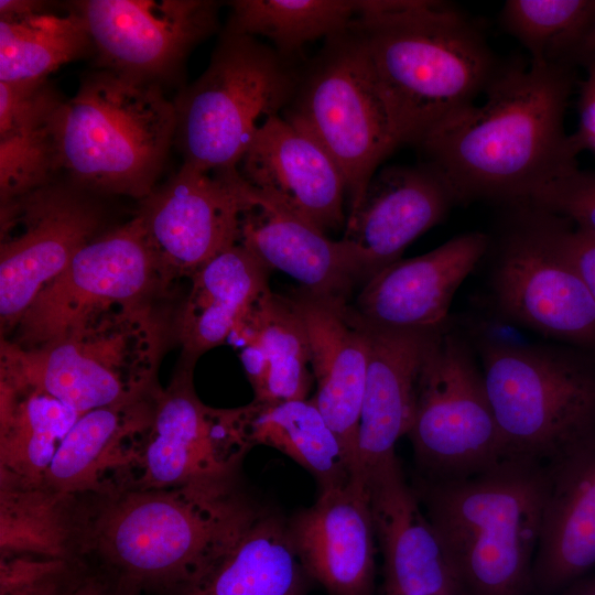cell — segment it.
Instances as JSON below:
<instances>
[{
    "instance_id": "9a60e30c",
    "label": "cell",
    "mask_w": 595,
    "mask_h": 595,
    "mask_svg": "<svg viewBox=\"0 0 595 595\" xmlns=\"http://www.w3.org/2000/svg\"><path fill=\"white\" fill-rule=\"evenodd\" d=\"M69 8L87 29L98 68L162 86L219 25L210 0H80Z\"/></svg>"
},
{
    "instance_id": "d6a6232c",
    "label": "cell",
    "mask_w": 595,
    "mask_h": 595,
    "mask_svg": "<svg viewBox=\"0 0 595 595\" xmlns=\"http://www.w3.org/2000/svg\"><path fill=\"white\" fill-rule=\"evenodd\" d=\"M0 472L43 482L67 432L79 415L45 393L0 388Z\"/></svg>"
},
{
    "instance_id": "f35d334b",
    "label": "cell",
    "mask_w": 595,
    "mask_h": 595,
    "mask_svg": "<svg viewBox=\"0 0 595 595\" xmlns=\"http://www.w3.org/2000/svg\"><path fill=\"white\" fill-rule=\"evenodd\" d=\"M559 240L595 300V235L561 217Z\"/></svg>"
},
{
    "instance_id": "1f68e13d",
    "label": "cell",
    "mask_w": 595,
    "mask_h": 595,
    "mask_svg": "<svg viewBox=\"0 0 595 595\" xmlns=\"http://www.w3.org/2000/svg\"><path fill=\"white\" fill-rule=\"evenodd\" d=\"M250 444L275 448L306 469L321 490L348 484L356 472L336 433L312 398L252 400L241 407Z\"/></svg>"
},
{
    "instance_id": "3957f363",
    "label": "cell",
    "mask_w": 595,
    "mask_h": 595,
    "mask_svg": "<svg viewBox=\"0 0 595 595\" xmlns=\"http://www.w3.org/2000/svg\"><path fill=\"white\" fill-rule=\"evenodd\" d=\"M261 506L238 478L85 494L82 558L140 589L177 591Z\"/></svg>"
},
{
    "instance_id": "b9f144b4",
    "label": "cell",
    "mask_w": 595,
    "mask_h": 595,
    "mask_svg": "<svg viewBox=\"0 0 595 595\" xmlns=\"http://www.w3.org/2000/svg\"><path fill=\"white\" fill-rule=\"evenodd\" d=\"M573 64L584 69L595 67V18L574 54Z\"/></svg>"
},
{
    "instance_id": "603a6c76",
    "label": "cell",
    "mask_w": 595,
    "mask_h": 595,
    "mask_svg": "<svg viewBox=\"0 0 595 595\" xmlns=\"http://www.w3.org/2000/svg\"><path fill=\"white\" fill-rule=\"evenodd\" d=\"M544 467L547 489L532 585L549 593L595 566V434Z\"/></svg>"
},
{
    "instance_id": "277c9868",
    "label": "cell",
    "mask_w": 595,
    "mask_h": 595,
    "mask_svg": "<svg viewBox=\"0 0 595 595\" xmlns=\"http://www.w3.org/2000/svg\"><path fill=\"white\" fill-rule=\"evenodd\" d=\"M545 489L544 464L523 458L468 477L420 479L415 494L466 595H526Z\"/></svg>"
},
{
    "instance_id": "4dcf8cb0",
    "label": "cell",
    "mask_w": 595,
    "mask_h": 595,
    "mask_svg": "<svg viewBox=\"0 0 595 595\" xmlns=\"http://www.w3.org/2000/svg\"><path fill=\"white\" fill-rule=\"evenodd\" d=\"M82 495L0 472V554L82 560Z\"/></svg>"
},
{
    "instance_id": "8992f818",
    "label": "cell",
    "mask_w": 595,
    "mask_h": 595,
    "mask_svg": "<svg viewBox=\"0 0 595 595\" xmlns=\"http://www.w3.org/2000/svg\"><path fill=\"white\" fill-rule=\"evenodd\" d=\"M161 344L145 304L122 305L44 347L2 342L1 382L51 396L80 416L154 393Z\"/></svg>"
},
{
    "instance_id": "ac0fdd59",
    "label": "cell",
    "mask_w": 595,
    "mask_h": 595,
    "mask_svg": "<svg viewBox=\"0 0 595 595\" xmlns=\"http://www.w3.org/2000/svg\"><path fill=\"white\" fill-rule=\"evenodd\" d=\"M360 478L382 555L385 593L466 595L397 455Z\"/></svg>"
},
{
    "instance_id": "ffe728a7",
    "label": "cell",
    "mask_w": 595,
    "mask_h": 595,
    "mask_svg": "<svg viewBox=\"0 0 595 595\" xmlns=\"http://www.w3.org/2000/svg\"><path fill=\"white\" fill-rule=\"evenodd\" d=\"M288 529L305 572L329 595H374L376 536L363 478L321 490Z\"/></svg>"
},
{
    "instance_id": "e0dca14e",
    "label": "cell",
    "mask_w": 595,
    "mask_h": 595,
    "mask_svg": "<svg viewBox=\"0 0 595 595\" xmlns=\"http://www.w3.org/2000/svg\"><path fill=\"white\" fill-rule=\"evenodd\" d=\"M260 196L325 234L346 225V183L325 149L281 115L264 119L237 167Z\"/></svg>"
},
{
    "instance_id": "74e56055",
    "label": "cell",
    "mask_w": 595,
    "mask_h": 595,
    "mask_svg": "<svg viewBox=\"0 0 595 595\" xmlns=\"http://www.w3.org/2000/svg\"><path fill=\"white\" fill-rule=\"evenodd\" d=\"M527 201L595 235V172L571 169Z\"/></svg>"
},
{
    "instance_id": "cb8c5ba5",
    "label": "cell",
    "mask_w": 595,
    "mask_h": 595,
    "mask_svg": "<svg viewBox=\"0 0 595 595\" xmlns=\"http://www.w3.org/2000/svg\"><path fill=\"white\" fill-rule=\"evenodd\" d=\"M248 187L238 242L266 268L284 272L301 289L318 294L348 296L359 279L367 281L363 255L354 245L332 240L312 223Z\"/></svg>"
},
{
    "instance_id": "d4e9b609",
    "label": "cell",
    "mask_w": 595,
    "mask_h": 595,
    "mask_svg": "<svg viewBox=\"0 0 595 595\" xmlns=\"http://www.w3.org/2000/svg\"><path fill=\"white\" fill-rule=\"evenodd\" d=\"M366 324L369 363L357 437L358 477L394 456L398 440L408 434L420 368L437 329H397Z\"/></svg>"
},
{
    "instance_id": "8fae6325",
    "label": "cell",
    "mask_w": 595,
    "mask_h": 595,
    "mask_svg": "<svg viewBox=\"0 0 595 595\" xmlns=\"http://www.w3.org/2000/svg\"><path fill=\"white\" fill-rule=\"evenodd\" d=\"M505 232L493 300L508 320L543 336L595 348V300L561 248V217L528 201Z\"/></svg>"
},
{
    "instance_id": "7bdbcfd3",
    "label": "cell",
    "mask_w": 595,
    "mask_h": 595,
    "mask_svg": "<svg viewBox=\"0 0 595 595\" xmlns=\"http://www.w3.org/2000/svg\"><path fill=\"white\" fill-rule=\"evenodd\" d=\"M45 3L34 0H1L0 18L21 17L44 10Z\"/></svg>"
},
{
    "instance_id": "e575fe53",
    "label": "cell",
    "mask_w": 595,
    "mask_h": 595,
    "mask_svg": "<svg viewBox=\"0 0 595 595\" xmlns=\"http://www.w3.org/2000/svg\"><path fill=\"white\" fill-rule=\"evenodd\" d=\"M94 53L80 17L71 8L0 18V82L46 79L63 64Z\"/></svg>"
},
{
    "instance_id": "4fadbf2b",
    "label": "cell",
    "mask_w": 595,
    "mask_h": 595,
    "mask_svg": "<svg viewBox=\"0 0 595 595\" xmlns=\"http://www.w3.org/2000/svg\"><path fill=\"white\" fill-rule=\"evenodd\" d=\"M90 193L53 180L1 203L0 315L18 323L36 295L100 234L102 214Z\"/></svg>"
},
{
    "instance_id": "f6af8a7d",
    "label": "cell",
    "mask_w": 595,
    "mask_h": 595,
    "mask_svg": "<svg viewBox=\"0 0 595 595\" xmlns=\"http://www.w3.org/2000/svg\"><path fill=\"white\" fill-rule=\"evenodd\" d=\"M385 595H410V594H399V593H385Z\"/></svg>"
},
{
    "instance_id": "ab89813d",
    "label": "cell",
    "mask_w": 595,
    "mask_h": 595,
    "mask_svg": "<svg viewBox=\"0 0 595 595\" xmlns=\"http://www.w3.org/2000/svg\"><path fill=\"white\" fill-rule=\"evenodd\" d=\"M585 71L586 77L578 82V123L567 136V150L574 159L582 151L595 153V67Z\"/></svg>"
},
{
    "instance_id": "30bf717a",
    "label": "cell",
    "mask_w": 595,
    "mask_h": 595,
    "mask_svg": "<svg viewBox=\"0 0 595 595\" xmlns=\"http://www.w3.org/2000/svg\"><path fill=\"white\" fill-rule=\"evenodd\" d=\"M475 349L445 325L428 345L408 436L425 479H454L507 459Z\"/></svg>"
},
{
    "instance_id": "83f0119b",
    "label": "cell",
    "mask_w": 595,
    "mask_h": 595,
    "mask_svg": "<svg viewBox=\"0 0 595 595\" xmlns=\"http://www.w3.org/2000/svg\"><path fill=\"white\" fill-rule=\"evenodd\" d=\"M256 401L307 399L314 383L307 333L290 296L269 289L240 316L230 336Z\"/></svg>"
},
{
    "instance_id": "7c38bea8",
    "label": "cell",
    "mask_w": 595,
    "mask_h": 595,
    "mask_svg": "<svg viewBox=\"0 0 595 595\" xmlns=\"http://www.w3.org/2000/svg\"><path fill=\"white\" fill-rule=\"evenodd\" d=\"M162 279L141 218L98 234L33 300L14 345H50L111 309L141 303ZM163 280V279H162Z\"/></svg>"
},
{
    "instance_id": "7402d4cb",
    "label": "cell",
    "mask_w": 595,
    "mask_h": 595,
    "mask_svg": "<svg viewBox=\"0 0 595 595\" xmlns=\"http://www.w3.org/2000/svg\"><path fill=\"white\" fill-rule=\"evenodd\" d=\"M456 204L429 165H390L371 177L358 207L347 215L343 240L363 255L367 281L401 259L409 245Z\"/></svg>"
},
{
    "instance_id": "d6986e66",
    "label": "cell",
    "mask_w": 595,
    "mask_h": 595,
    "mask_svg": "<svg viewBox=\"0 0 595 595\" xmlns=\"http://www.w3.org/2000/svg\"><path fill=\"white\" fill-rule=\"evenodd\" d=\"M309 339L316 385L312 397L343 443L355 472L360 409L369 363V335L348 296L298 289L290 295Z\"/></svg>"
},
{
    "instance_id": "5bb4252c",
    "label": "cell",
    "mask_w": 595,
    "mask_h": 595,
    "mask_svg": "<svg viewBox=\"0 0 595 595\" xmlns=\"http://www.w3.org/2000/svg\"><path fill=\"white\" fill-rule=\"evenodd\" d=\"M251 448L241 408L205 405L186 368L158 392L151 425L122 489L235 479Z\"/></svg>"
},
{
    "instance_id": "6da1fadb",
    "label": "cell",
    "mask_w": 595,
    "mask_h": 595,
    "mask_svg": "<svg viewBox=\"0 0 595 595\" xmlns=\"http://www.w3.org/2000/svg\"><path fill=\"white\" fill-rule=\"evenodd\" d=\"M576 67L504 63L485 102L453 116L416 145L456 204L524 202L577 166L564 117L578 82Z\"/></svg>"
},
{
    "instance_id": "9c48e42d",
    "label": "cell",
    "mask_w": 595,
    "mask_h": 595,
    "mask_svg": "<svg viewBox=\"0 0 595 595\" xmlns=\"http://www.w3.org/2000/svg\"><path fill=\"white\" fill-rule=\"evenodd\" d=\"M281 116L320 143L337 164L346 183L348 214L358 207L379 164L401 145L351 25L326 39L300 73Z\"/></svg>"
},
{
    "instance_id": "2e32d148",
    "label": "cell",
    "mask_w": 595,
    "mask_h": 595,
    "mask_svg": "<svg viewBox=\"0 0 595 595\" xmlns=\"http://www.w3.org/2000/svg\"><path fill=\"white\" fill-rule=\"evenodd\" d=\"M249 187L237 169L208 171L183 162L140 201L141 218L162 279L191 277L238 244Z\"/></svg>"
},
{
    "instance_id": "60d3db41",
    "label": "cell",
    "mask_w": 595,
    "mask_h": 595,
    "mask_svg": "<svg viewBox=\"0 0 595 595\" xmlns=\"http://www.w3.org/2000/svg\"><path fill=\"white\" fill-rule=\"evenodd\" d=\"M84 560L85 565L68 595H138L141 591L102 565Z\"/></svg>"
},
{
    "instance_id": "836d02e7",
    "label": "cell",
    "mask_w": 595,
    "mask_h": 595,
    "mask_svg": "<svg viewBox=\"0 0 595 595\" xmlns=\"http://www.w3.org/2000/svg\"><path fill=\"white\" fill-rule=\"evenodd\" d=\"M225 32L263 36L294 62L315 40L346 31L359 14V0H235Z\"/></svg>"
},
{
    "instance_id": "8d00e7d4",
    "label": "cell",
    "mask_w": 595,
    "mask_h": 595,
    "mask_svg": "<svg viewBox=\"0 0 595 595\" xmlns=\"http://www.w3.org/2000/svg\"><path fill=\"white\" fill-rule=\"evenodd\" d=\"M85 560L0 554V595H68Z\"/></svg>"
},
{
    "instance_id": "ee69618b",
    "label": "cell",
    "mask_w": 595,
    "mask_h": 595,
    "mask_svg": "<svg viewBox=\"0 0 595 595\" xmlns=\"http://www.w3.org/2000/svg\"><path fill=\"white\" fill-rule=\"evenodd\" d=\"M562 595H595V577L573 586Z\"/></svg>"
},
{
    "instance_id": "d590c367",
    "label": "cell",
    "mask_w": 595,
    "mask_h": 595,
    "mask_svg": "<svg viewBox=\"0 0 595 595\" xmlns=\"http://www.w3.org/2000/svg\"><path fill=\"white\" fill-rule=\"evenodd\" d=\"M595 18V0H508L500 12L505 31L540 67L574 66V54Z\"/></svg>"
},
{
    "instance_id": "44dd1931",
    "label": "cell",
    "mask_w": 595,
    "mask_h": 595,
    "mask_svg": "<svg viewBox=\"0 0 595 595\" xmlns=\"http://www.w3.org/2000/svg\"><path fill=\"white\" fill-rule=\"evenodd\" d=\"M489 247L480 231L383 268L359 292L354 309L382 328L436 329L445 325L454 294Z\"/></svg>"
},
{
    "instance_id": "484cf974",
    "label": "cell",
    "mask_w": 595,
    "mask_h": 595,
    "mask_svg": "<svg viewBox=\"0 0 595 595\" xmlns=\"http://www.w3.org/2000/svg\"><path fill=\"white\" fill-rule=\"evenodd\" d=\"M159 391L80 415L61 442L44 484L69 495L121 489L151 425Z\"/></svg>"
},
{
    "instance_id": "7a4b0ae2",
    "label": "cell",
    "mask_w": 595,
    "mask_h": 595,
    "mask_svg": "<svg viewBox=\"0 0 595 595\" xmlns=\"http://www.w3.org/2000/svg\"><path fill=\"white\" fill-rule=\"evenodd\" d=\"M351 29L401 145L475 105L504 65L476 23L444 1L359 0Z\"/></svg>"
},
{
    "instance_id": "4316f807",
    "label": "cell",
    "mask_w": 595,
    "mask_h": 595,
    "mask_svg": "<svg viewBox=\"0 0 595 595\" xmlns=\"http://www.w3.org/2000/svg\"><path fill=\"white\" fill-rule=\"evenodd\" d=\"M312 581L290 539L288 520L261 506L177 595H307Z\"/></svg>"
},
{
    "instance_id": "ba28073f",
    "label": "cell",
    "mask_w": 595,
    "mask_h": 595,
    "mask_svg": "<svg viewBox=\"0 0 595 595\" xmlns=\"http://www.w3.org/2000/svg\"><path fill=\"white\" fill-rule=\"evenodd\" d=\"M476 348L508 458L545 464L595 434L592 360L487 339Z\"/></svg>"
},
{
    "instance_id": "5b68a950",
    "label": "cell",
    "mask_w": 595,
    "mask_h": 595,
    "mask_svg": "<svg viewBox=\"0 0 595 595\" xmlns=\"http://www.w3.org/2000/svg\"><path fill=\"white\" fill-rule=\"evenodd\" d=\"M174 133L162 85L98 68L56 111L58 171L90 193L141 201L156 186Z\"/></svg>"
},
{
    "instance_id": "f546056e",
    "label": "cell",
    "mask_w": 595,
    "mask_h": 595,
    "mask_svg": "<svg viewBox=\"0 0 595 595\" xmlns=\"http://www.w3.org/2000/svg\"><path fill=\"white\" fill-rule=\"evenodd\" d=\"M270 270L239 242L218 253L191 279L178 334L190 358L229 338L245 311L266 291Z\"/></svg>"
},
{
    "instance_id": "52a82bcc",
    "label": "cell",
    "mask_w": 595,
    "mask_h": 595,
    "mask_svg": "<svg viewBox=\"0 0 595 595\" xmlns=\"http://www.w3.org/2000/svg\"><path fill=\"white\" fill-rule=\"evenodd\" d=\"M299 76L272 46L223 31L205 72L173 99L183 162L237 169L261 122L288 106Z\"/></svg>"
},
{
    "instance_id": "f1b7e54d",
    "label": "cell",
    "mask_w": 595,
    "mask_h": 595,
    "mask_svg": "<svg viewBox=\"0 0 595 595\" xmlns=\"http://www.w3.org/2000/svg\"><path fill=\"white\" fill-rule=\"evenodd\" d=\"M63 101L48 78L0 82L1 203L55 180L60 173L54 118Z\"/></svg>"
}]
</instances>
